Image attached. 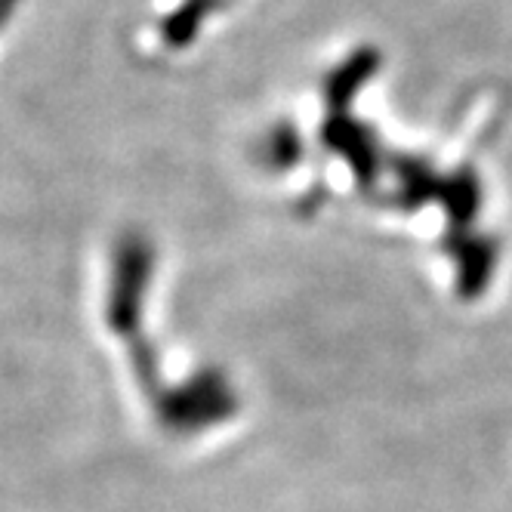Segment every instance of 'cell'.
Here are the masks:
<instances>
[]
</instances>
